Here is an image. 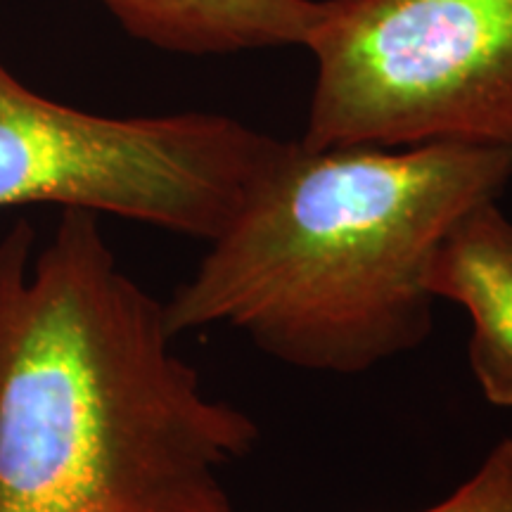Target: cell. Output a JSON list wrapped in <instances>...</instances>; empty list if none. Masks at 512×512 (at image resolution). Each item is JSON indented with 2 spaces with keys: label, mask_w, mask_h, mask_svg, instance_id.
Instances as JSON below:
<instances>
[{
  "label": "cell",
  "mask_w": 512,
  "mask_h": 512,
  "mask_svg": "<svg viewBox=\"0 0 512 512\" xmlns=\"http://www.w3.org/2000/svg\"><path fill=\"white\" fill-rule=\"evenodd\" d=\"M128 36L181 55L304 46L323 0H100Z\"/></svg>",
  "instance_id": "6"
},
{
  "label": "cell",
  "mask_w": 512,
  "mask_h": 512,
  "mask_svg": "<svg viewBox=\"0 0 512 512\" xmlns=\"http://www.w3.org/2000/svg\"><path fill=\"white\" fill-rule=\"evenodd\" d=\"M427 287L470 316V368L494 406L512 408V221L498 202L477 207L434 254Z\"/></svg>",
  "instance_id": "5"
},
{
  "label": "cell",
  "mask_w": 512,
  "mask_h": 512,
  "mask_svg": "<svg viewBox=\"0 0 512 512\" xmlns=\"http://www.w3.org/2000/svg\"><path fill=\"white\" fill-rule=\"evenodd\" d=\"M280 147L226 114L76 110L29 91L0 62V209L60 204L211 242Z\"/></svg>",
  "instance_id": "4"
},
{
  "label": "cell",
  "mask_w": 512,
  "mask_h": 512,
  "mask_svg": "<svg viewBox=\"0 0 512 512\" xmlns=\"http://www.w3.org/2000/svg\"><path fill=\"white\" fill-rule=\"evenodd\" d=\"M420 512H512V439L491 448L475 475L451 496Z\"/></svg>",
  "instance_id": "7"
},
{
  "label": "cell",
  "mask_w": 512,
  "mask_h": 512,
  "mask_svg": "<svg viewBox=\"0 0 512 512\" xmlns=\"http://www.w3.org/2000/svg\"><path fill=\"white\" fill-rule=\"evenodd\" d=\"M512 181V150L456 143L309 147L283 140L164 316L171 335L245 332L285 366L361 375L434 325V254Z\"/></svg>",
  "instance_id": "2"
},
{
  "label": "cell",
  "mask_w": 512,
  "mask_h": 512,
  "mask_svg": "<svg viewBox=\"0 0 512 512\" xmlns=\"http://www.w3.org/2000/svg\"><path fill=\"white\" fill-rule=\"evenodd\" d=\"M98 216L0 238V512H233L256 422L204 392Z\"/></svg>",
  "instance_id": "1"
},
{
  "label": "cell",
  "mask_w": 512,
  "mask_h": 512,
  "mask_svg": "<svg viewBox=\"0 0 512 512\" xmlns=\"http://www.w3.org/2000/svg\"><path fill=\"white\" fill-rule=\"evenodd\" d=\"M309 147L512 150V0H323Z\"/></svg>",
  "instance_id": "3"
}]
</instances>
